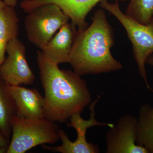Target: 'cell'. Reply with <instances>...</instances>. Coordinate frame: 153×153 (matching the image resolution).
<instances>
[{"label":"cell","mask_w":153,"mask_h":153,"mask_svg":"<svg viewBox=\"0 0 153 153\" xmlns=\"http://www.w3.org/2000/svg\"><path fill=\"white\" fill-rule=\"evenodd\" d=\"M77 31L76 26L68 22L60 28L41 51L57 64L68 63Z\"/></svg>","instance_id":"11"},{"label":"cell","mask_w":153,"mask_h":153,"mask_svg":"<svg viewBox=\"0 0 153 153\" xmlns=\"http://www.w3.org/2000/svg\"><path fill=\"white\" fill-rule=\"evenodd\" d=\"M125 14L141 24H147L153 18V0H130Z\"/></svg>","instance_id":"15"},{"label":"cell","mask_w":153,"mask_h":153,"mask_svg":"<svg viewBox=\"0 0 153 153\" xmlns=\"http://www.w3.org/2000/svg\"><path fill=\"white\" fill-rule=\"evenodd\" d=\"M136 143L153 153V106L150 104H143L139 110Z\"/></svg>","instance_id":"13"},{"label":"cell","mask_w":153,"mask_h":153,"mask_svg":"<svg viewBox=\"0 0 153 153\" xmlns=\"http://www.w3.org/2000/svg\"><path fill=\"white\" fill-rule=\"evenodd\" d=\"M27 13L25 22L27 38L41 50L70 20L59 7L53 4L39 6Z\"/></svg>","instance_id":"5"},{"label":"cell","mask_w":153,"mask_h":153,"mask_svg":"<svg viewBox=\"0 0 153 153\" xmlns=\"http://www.w3.org/2000/svg\"><path fill=\"white\" fill-rule=\"evenodd\" d=\"M10 140L0 132V153H7Z\"/></svg>","instance_id":"16"},{"label":"cell","mask_w":153,"mask_h":153,"mask_svg":"<svg viewBox=\"0 0 153 153\" xmlns=\"http://www.w3.org/2000/svg\"><path fill=\"white\" fill-rule=\"evenodd\" d=\"M114 44L112 28L104 10L99 9L94 13L91 25L77 31L68 63L81 76L120 70L122 65L111 52Z\"/></svg>","instance_id":"2"},{"label":"cell","mask_w":153,"mask_h":153,"mask_svg":"<svg viewBox=\"0 0 153 153\" xmlns=\"http://www.w3.org/2000/svg\"><path fill=\"white\" fill-rule=\"evenodd\" d=\"M7 6L4 1L0 0V10Z\"/></svg>","instance_id":"19"},{"label":"cell","mask_w":153,"mask_h":153,"mask_svg":"<svg viewBox=\"0 0 153 153\" xmlns=\"http://www.w3.org/2000/svg\"><path fill=\"white\" fill-rule=\"evenodd\" d=\"M100 97L94 100L89 104L90 111V118L87 120L81 117V113L77 112L71 115L69 118L70 122L67 126L75 129L77 133V137L74 142L70 141L67 134L62 130H59L60 139L62 145L57 146L51 147L45 144L42 145V148L51 152L61 153H98L99 149L97 145L88 143L86 140V132L88 128L94 126H106L112 127L114 124L99 122L96 119L95 106L99 101Z\"/></svg>","instance_id":"6"},{"label":"cell","mask_w":153,"mask_h":153,"mask_svg":"<svg viewBox=\"0 0 153 153\" xmlns=\"http://www.w3.org/2000/svg\"><path fill=\"white\" fill-rule=\"evenodd\" d=\"M137 117L130 114L123 116L110 128L105 135L107 153H148L136 143Z\"/></svg>","instance_id":"8"},{"label":"cell","mask_w":153,"mask_h":153,"mask_svg":"<svg viewBox=\"0 0 153 153\" xmlns=\"http://www.w3.org/2000/svg\"><path fill=\"white\" fill-rule=\"evenodd\" d=\"M7 5L15 7L17 4V0H4Z\"/></svg>","instance_id":"17"},{"label":"cell","mask_w":153,"mask_h":153,"mask_svg":"<svg viewBox=\"0 0 153 153\" xmlns=\"http://www.w3.org/2000/svg\"><path fill=\"white\" fill-rule=\"evenodd\" d=\"M146 63L150 66H153V55H151L148 57L147 60L146 61Z\"/></svg>","instance_id":"18"},{"label":"cell","mask_w":153,"mask_h":153,"mask_svg":"<svg viewBox=\"0 0 153 153\" xmlns=\"http://www.w3.org/2000/svg\"><path fill=\"white\" fill-rule=\"evenodd\" d=\"M16 116V103L8 89V85L0 77V132L10 140L11 121Z\"/></svg>","instance_id":"14"},{"label":"cell","mask_w":153,"mask_h":153,"mask_svg":"<svg viewBox=\"0 0 153 153\" xmlns=\"http://www.w3.org/2000/svg\"><path fill=\"white\" fill-rule=\"evenodd\" d=\"M41 84L45 92L44 117L64 123L74 114L82 113L91 102L85 79L74 71L61 70L42 51L37 52Z\"/></svg>","instance_id":"1"},{"label":"cell","mask_w":153,"mask_h":153,"mask_svg":"<svg viewBox=\"0 0 153 153\" xmlns=\"http://www.w3.org/2000/svg\"><path fill=\"white\" fill-rule=\"evenodd\" d=\"M14 8L7 5L0 10V67L8 44L19 35V19Z\"/></svg>","instance_id":"12"},{"label":"cell","mask_w":153,"mask_h":153,"mask_svg":"<svg viewBox=\"0 0 153 153\" xmlns=\"http://www.w3.org/2000/svg\"><path fill=\"white\" fill-rule=\"evenodd\" d=\"M100 3L101 8L114 16L125 29L132 45L134 57L137 64L139 73L147 88L153 93L148 82L145 68L148 57L153 54V18L147 24H141L122 12L118 1L110 3L107 0H102Z\"/></svg>","instance_id":"4"},{"label":"cell","mask_w":153,"mask_h":153,"mask_svg":"<svg viewBox=\"0 0 153 153\" xmlns=\"http://www.w3.org/2000/svg\"><path fill=\"white\" fill-rule=\"evenodd\" d=\"M16 107V116L29 119L44 117V97L36 89L8 85Z\"/></svg>","instance_id":"10"},{"label":"cell","mask_w":153,"mask_h":153,"mask_svg":"<svg viewBox=\"0 0 153 153\" xmlns=\"http://www.w3.org/2000/svg\"><path fill=\"white\" fill-rule=\"evenodd\" d=\"M102 0H23L20 4L21 8L28 13L37 7L53 4L60 8L71 20V23L81 31L87 28L85 21L87 14ZM123 2L127 0H115Z\"/></svg>","instance_id":"9"},{"label":"cell","mask_w":153,"mask_h":153,"mask_svg":"<svg viewBox=\"0 0 153 153\" xmlns=\"http://www.w3.org/2000/svg\"><path fill=\"white\" fill-rule=\"evenodd\" d=\"M7 57L0 67V77L9 85H30L35 76L26 59V47L18 39L14 38L7 46Z\"/></svg>","instance_id":"7"},{"label":"cell","mask_w":153,"mask_h":153,"mask_svg":"<svg viewBox=\"0 0 153 153\" xmlns=\"http://www.w3.org/2000/svg\"><path fill=\"white\" fill-rule=\"evenodd\" d=\"M12 136L7 153H25L39 145L56 143L60 139L59 127L45 117L29 119L14 117Z\"/></svg>","instance_id":"3"}]
</instances>
